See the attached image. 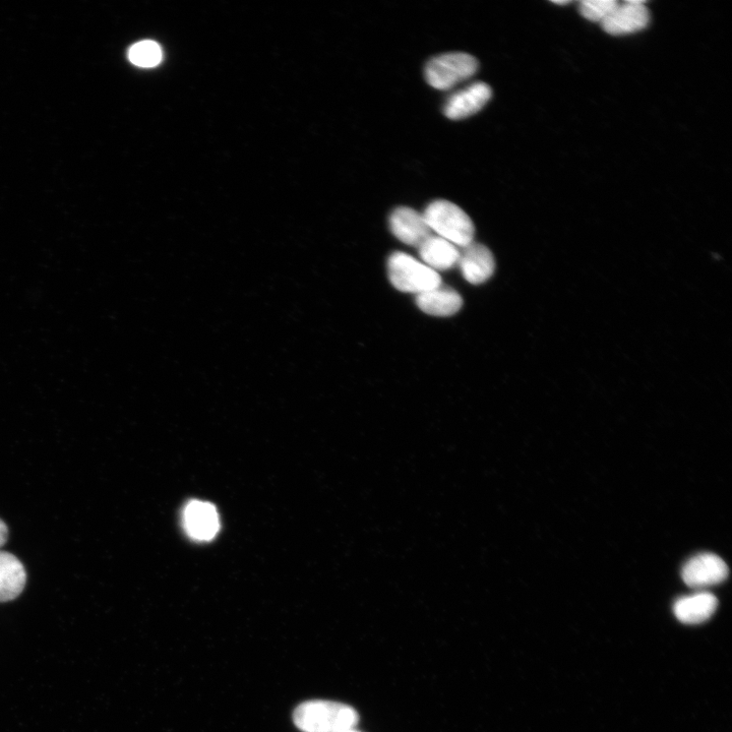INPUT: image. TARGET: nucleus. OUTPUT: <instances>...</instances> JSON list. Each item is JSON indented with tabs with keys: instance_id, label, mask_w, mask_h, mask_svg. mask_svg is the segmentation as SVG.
Instances as JSON below:
<instances>
[{
	"instance_id": "nucleus-2",
	"label": "nucleus",
	"mask_w": 732,
	"mask_h": 732,
	"mask_svg": "<svg viewBox=\"0 0 732 732\" xmlns=\"http://www.w3.org/2000/svg\"><path fill=\"white\" fill-rule=\"evenodd\" d=\"M422 215L432 231L456 247L464 248L473 242L474 224L456 204L438 200L427 206Z\"/></svg>"
},
{
	"instance_id": "nucleus-6",
	"label": "nucleus",
	"mask_w": 732,
	"mask_h": 732,
	"mask_svg": "<svg viewBox=\"0 0 732 732\" xmlns=\"http://www.w3.org/2000/svg\"><path fill=\"white\" fill-rule=\"evenodd\" d=\"M650 22V14L641 0L619 3L615 11L601 24L603 30L614 36H624L644 30Z\"/></svg>"
},
{
	"instance_id": "nucleus-8",
	"label": "nucleus",
	"mask_w": 732,
	"mask_h": 732,
	"mask_svg": "<svg viewBox=\"0 0 732 732\" xmlns=\"http://www.w3.org/2000/svg\"><path fill=\"white\" fill-rule=\"evenodd\" d=\"M390 228L400 241L416 248L434 235L423 215L408 207H399L393 211Z\"/></svg>"
},
{
	"instance_id": "nucleus-10",
	"label": "nucleus",
	"mask_w": 732,
	"mask_h": 732,
	"mask_svg": "<svg viewBox=\"0 0 732 732\" xmlns=\"http://www.w3.org/2000/svg\"><path fill=\"white\" fill-rule=\"evenodd\" d=\"M183 523L189 535L199 541L213 539L220 529L216 508L201 501L191 502L183 513Z\"/></svg>"
},
{
	"instance_id": "nucleus-18",
	"label": "nucleus",
	"mask_w": 732,
	"mask_h": 732,
	"mask_svg": "<svg viewBox=\"0 0 732 732\" xmlns=\"http://www.w3.org/2000/svg\"><path fill=\"white\" fill-rule=\"evenodd\" d=\"M555 4L560 5V6H565V5H569L570 3L569 2H555Z\"/></svg>"
},
{
	"instance_id": "nucleus-19",
	"label": "nucleus",
	"mask_w": 732,
	"mask_h": 732,
	"mask_svg": "<svg viewBox=\"0 0 732 732\" xmlns=\"http://www.w3.org/2000/svg\"><path fill=\"white\" fill-rule=\"evenodd\" d=\"M341 732H360V731H357L355 728H352V729H347V730H344Z\"/></svg>"
},
{
	"instance_id": "nucleus-16",
	"label": "nucleus",
	"mask_w": 732,
	"mask_h": 732,
	"mask_svg": "<svg viewBox=\"0 0 732 732\" xmlns=\"http://www.w3.org/2000/svg\"><path fill=\"white\" fill-rule=\"evenodd\" d=\"M619 2L616 0H584L580 4V13L588 21L603 23L612 14Z\"/></svg>"
},
{
	"instance_id": "nucleus-5",
	"label": "nucleus",
	"mask_w": 732,
	"mask_h": 732,
	"mask_svg": "<svg viewBox=\"0 0 732 732\" xmlns=\"http://www.w3.org/2000/svg\"><path fill=\"white\" fill-rule=\"evenodd\" d=\"M729 574L726 563L716 555L701 554L689 560L683 568L684 582L696 589L724 582Z\"/></svg>"
},
{
	"instance_id": "nucleus-17",
	"label": "nucleus",
	"mask_w": 732,
	"mask_h": 732,
	"mask_svg": "<svg viewBox=\"0 0 732 732\" xmlns=\"http://www.w3.org/2000/svg\"><path fill=\"white\" fill-rule=\"evenodd\" d=\"M9 539V528L7 524L0 519V548H2Z\"/></svg>"
},
{
	"instance_id": "nucleus-1",
	"label": "nucleus",
	"mask_w": 732,
	"mask_h": 732,
	"mask_svg": "<svg viewBox=\"0 0 732 732\" xmlns=\"http://www.w3.org/2000/svg\"><path fill=\"white\" fill-rule=\"evenodd\" d=\"M295 725L303 732H341L355 728L359 716L352 707L331 701H309L293 713Z\"/></svg>"
},
{
	"instance_id": "nucleus-3",
	"label": "nucleus",
	"mask_w": 732,
	"mask_h": 732,
	"mask_svg": "<svg viewBox=\"0 0 732 732\" xmlns=\"http://www.w3.org/2000/svg\"><path fill=\"white\" fill-rule=\"evenodd\" d=\"M478 66L477 59L468 53H445L426 64L424 77L433 88L446 91L473 77Z\"/></svg>"
},
{
	"instance_id": "nucleus-13",
	"label": "nucleus",
	"mask_w": 732,
	"mask_h": 732,
	"mask_svg": "<svg viewBox=\"0 0 732 732\" xmlns=\"http://www.w3.org/2000/svg\"><path fill=\"white\" fill-rule=\"evenodd\" d=\"M418 250L424 264L436 272L453 268L460 259V251L455 244L438 235L427 238Z\"/></svg>"
},
{
	"instance_id": "nucleus-12",
	"label": "nucleus",
	"mask_w": 732,
	"mask_h": 732,
	"mask_svg": "<svg viewBox=\"0 0 732 732\" xmlns=\"http://www.w3.org/2000/svg\"><path fill=\"white\" fill-rule=\"evenodd\" d=\"M717 598L708 592H698L678 599L674 606L677 619L686 625H699L716 612Z\"/></svg>"
},
{
	"instance_id": "nucleus-15",
	"label": "nucleus",
	"mask_w": 732,
	"mask_h": 732,
	"mask_svg": "<svg viewBox=\"0 0 732 732\" xmlns=\"http://www.w3.org/2000/svg\"><path fill=\"white\" fill-rule=\"evenodd\" d=\"M131 63L140 68L157 67L163 58L162 49L158 43L144 40L133 45L129 51Z\"/></svg>"
},
{
	"instance_id": "nucleus-14",
	"label": "nucleus",
	"mask_w": 732,
	"mask_h": 732,
	"mask_svg": "<svg viewBox=\"0 0 732 732\" xmlns=\"http://www.w3.org/2000/svg\"><path fill=\"white\" fill-rule=\"evenodd\" d=\"M27 572L13 554L0 551V602L18 598L25 589Z\"/></svg>"
},
{
	"instance_id": "nucleus-4",
	"label": "nucleus",
	"mask_w": 732,
	"mask_h": 732,
	"mask_svg": "<svg viewBox=\"0 0 732 732\" xmlns=\"http://www.w3.org/2000/svg\"><path fill=\"white\" fill-rule=\"evenodd\" d=\"M388 274L393 286L402 292L418 295L442 285L438 272L403 253H395L390 257Z\"/></svg>"
},
{
	"instance_id": "nucleus-9",
	"label": "nucleus",
	"mask_w": 732,
	"mask_h": 732,
	"mask_svg": "<svg viewBox=\"0 0 732 732\" xmlns=\"http://www.w3.org/2000/svg\"><path fill=\"white\" fill-rule=\"evenodd\" d=\"M460 265L464 278L477 285L490 279L496 270L495 258L483 244L471 242L460 251Z\"/></svg>"
},
{
	"instance_id": "nucleus-7",
	"label": "nucleus",
	"mask_w": 732,
	"mask_h": 732,
	"mask_svg": "<svg viewBox=\"0 0 732 732\" xmlns=\"http://www.w3.org/2000/svg\"><path fill=\"white\" fill-rule=\"evenodd\" d=\"M492 96V88L486 83H473L447 99L443 108L444 114L453 120L470 117L479 112Z\"/></svg>"
},
{
	"instance_id": "nucleus-11",
	"label": "nucleus",
	"mask_w": 732,
	"mask_h": 732,
	"mask_svg": "<svg viewBox=\"0 0 732 732\" xmlns=\"http://www.w3.org/2000/svg\"><path fill=\"white\" fill-rule=\"evenodd\" d=\"M417 307L425 314L435 317H450L457 314L463 305L461 295L443 285L420 293L416 297Z\"/></svg>"
}]
</instances>
